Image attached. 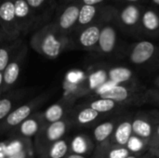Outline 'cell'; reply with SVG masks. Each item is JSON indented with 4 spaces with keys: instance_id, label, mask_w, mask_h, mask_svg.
Listing matches in <instances>:
<instances>
[{
    "instance_id": "cell-21",
    "label": "cell",
    "mask_w": 159,
    "mask_h": 158,
    "mask_svg": "<svg viewBox=\"0 0 159 158\" xmlns=\"http://www.w3.org/2000/svg\"><path fill=\"white\" fill-rule=\"evenodd\" d=\"M101 97L102 99H107V100L120 102V101H124L128 97V91L123 87L116 86V87L112 88L110 90L101 94Z\"/></svg>"
},
{
    "instance_id": "cell-26",
    "label": "cell",
    "mask_w": 159,
    "mask_h": 158,
    "mask_svg": "<svg viewBox=\"0 0 159 158\" xmlns=\"http://www.w3.org/2000/svg\"><path fill=\"white\" fill-rule=\"evenodd\" d=\"M143 24L146 29L150 31L157 30L159 26V19L157 15L151 10L145 12L143 17Z\"/></svg>"
},
{
    "instance_id": "cell-9",
    "label": "cell",
    "mask_w": 159,
    "mask_h": 158,
    "mask_svg": "<svg viewBox=\"0 0 159 158\" xmlns=\"http://www.w3.org/2000/svg\"><path fill=\"white\" fill-rule=\"evenodd\" d=\"M73 103L74 101L61 97V100L51 104L45 111H41V120L43 127L65 118L69 115Z\"/></svg>"
},
{
    "instance_id": "cell-11",
    "label": "cell",
    "mask_w": 159,
    "mask_h": 158,
    "mask_svg": "<svg viewBox=\"0 0 159 158\" xmlns=\"http://www.w3.org/2000/svg\"><path fill=\"white\" fill-rule=\"evenodd\" d=\"M85 79V74L80 70H70L66 73L63 82L62 98L74 101V95L79 90L80 84Z\"/></svg>"
},
{
    "instance_id": "cell-2",
    "label": "cell",
    "mask_w": 159,
    "mask_h": 158,
    "mask_svg": "<svg viewBox=\"0 0 159 158\" xmlns=\"http://www.w3.org/2000/svg\"><path fill=\"white\" fill-rule=\"evenodd\" d=\"M50 91L43 92L30 101L21 103L16 107L1 123H0V137L6 136L10 130L20 125L22 121L32 115L48 100Z\"/></svg>"
},
{
    "instance_id": "cell-18",
    "label": "cell",
    "mask_w": 159,
    "mask_h": 158,
    "mask_svg": "<svg viewBox=\"0 0 159 158\" xmlns=\"http://www.w3.org/2000/svg\"><path fill=\"white\" fill-rule=\"evenodd\" d=\"M99 114L97 111L93 110L92 108L90 107H86L80 111H78L77 113H75L74 118H70L71 120V123L73 122H75L77 125H87V124H89L91 123L92 121L96 120L97 117L99 116Z\"/></svg>"
},
{
    "instance_id": "cell-31",
    "label": "cell",
    "mask_w": 159,
    "mask_h": 158,
    "mask_svg": "<svg viewBox=\"0 0 159 158\" xmlns=\"http://www.w3.org/2000/svg\"><path fill=\"white\" fill-rule=\"evenodd\" d=\"M129 156V152L126 149H116L113 150L109 154V158H126Z\"/></svg>"
},
{
    "instance_id": "cell-30",
    "label": "cell",
    "mask_w": 159,
    "mask_h": 158,
    "mask_svg": "<svg viewBox=\"0 0 159 158\" xmlns=\"http://www.w3.org/2000/svg\"><path fill=\"white\" fill-rule=\"evenodd\" d=\"M25 1L27 2V4L30 6V7L33 9V11L36 15L37 11H39L41 8H43L48 0H25Z\"/></svg>"
},
{
    "instance_id": "cell-41",
    "label": "cell",
    "mask_w": 159,
    "mask_h": 158,
    "mask_svg": "<svg viewBox=\"0 0 159 158\" xmlns=\"http://www.w3.org/2000/svg\"><path fill=\"white\" fill-rule=\"evenodd\" d=\"M157 132H158V134H159V128H158V129H157Z\"/></svg>"
},
{
    "instance_id": "cell-16",
    "label": "cell",
    "mask_w": 159,
    "mask_h": 158,
    "mask_svg": "<svg viewBox=\"0 0 159 158\" xmlns=\"http://www.w3.org/2000/svg\"><path fill=\"white\" fill-rule=\"evenodd\" d=\"M116 32L111 26H106L101 30L99 46L103 52H111L115 47L116 43Z\"/></svg>"
},
{
    "instance_id": "cell-8",
    "label": "cell",
    "mask_w": 159,
    "mask_h": 158,
    "mask_svg": "<svg viewBox=\"0 0 159 158\" xmlns=\"http://www.w3.org/2000/svg\"><path fill=\"white\" fill-rule=\"evenodd\" d=\"M32 91H34V88H24L19 89H11L4 93L0 97V123L16 107L20 105V102Z\"/></svg>"
},
{
    "instance_id": "cell-6",
    "label": "cell",
    "mask_w": 159,
    "mask_h": 158,
    "mask_svg": "<svg viewBox=\"0 0 159 158\" xmlns=\"http://www.w3.org/2000/svg\"><path fill=\"white\" fill-rule=\"evenodd\" d=\"M81 6L76 3H69L56 13L54 20L51 22L59 31L65 34H71L74 28H75Z\"/></svg>"
},
{
    "instance_id": "cell-39",
    "label": "cell",
    "mask_w": 159,
    "mask_h": 158,
    "mask_svg": "<svg viewBox=\"0 0 159 158\" xmlns=\"http://www.w3.org/2000/svg\"><path fill=\"white\" fill-rule=\"evenodd\" d=\"M129 1H131V2H135V1H138V0H129Z\"/></svg>"
},
{
    "instance_id": "cell-15",
    "label": "cell",
    "mask_w": 159,
    "mask_h": 158,
    "mask_svg": "<svg viewBox=\"0 0 159 158\" xmlns=\"http://www.w3.org/2000/svg\"><path fill=\"white\" fill-rule=\"evenodd\" d=\"M154 50L155 47L152 43L143 41L134 47L131 54V60L134 63H143L152 57Z\"/></svg>"
},
{
    "instance_id": "cell-23",
    "label": "cell",
    "mask_w": 159,
    "mask_h": 158,
    "mask_svg": "<svg viewBox=\"0 0 159 158\" xmlns=\"http://www.w3.org/2000/svg\"><path fill=\"white\" fill-rule=\"evenodd\" d=\"M131 129H132V126L129 123L125 122V123L121 124L117 128L116 132V142L120 144H126L129 140Z\"/></svg>"
},
{
    "instance_id": "cell-38",
    "label": "cell",
    "mask_w": 159,
    "mask_h": 158,
    "mask_svg": "<svg viewBox=\"0 0 159 158\" xmlns=\"http://www.w3.org/2000/svg\"><path fill=\"white\" fill-rule=\"evenodd\" d=\"M156 4H157V5H159V0H153Z\"/></svg>"
},
{
    "instance_id": "cell-12",
    "label": "cell",
    "mask_w": 159,
    "mask_h": 158,
    "mask_svg": "<svg viewBox=\"0 0 159 158\" xmlns=\"http://www.w3.org/2000/svg\"><path fill=\"white\" fill-rule=\"evenodd\" d=\"M101 34V29L97 25H89L86 26L77 35L75 42L69 44V48H71L75 44L83 47L89 48L95 46L99 42Z\"/></svg>"
},
{
    "instance_id": "cell-33",
    "label": "cell",
    "mask_w": 159,
    "mask_h": 158,
    "mask_svg": "<svg viewBox=\"0 0 159 158\" xmlns=\"http://www.w3.org/2000/svg\"><path fill=\"white\" fill-rule=\"evenodd\" d=\"M129 148L131 150V151H133V152H137V151H139L141 148H142V146H143V144H142V142L137 139V138H130V140H129Z\"/></svg>"
},
{
    "instance_id": "cell-36",
    "label": "cell",
    "mask_w": 159,
    "mask_h": 158,
    "mask_svg": "<svg viewBox=\"0 0 159 158\" xmlns=\"http://www.w3.org/2000/svg\"><path fill=\"white\" fill-rule=\"evenodd\" d=\"M3 73L0 72V97L4 94V88H3Z\"/></svg>"
},
{
    "instance_id": "cell-3",
    "label": "cell",
    "mask_w": 159,
    "mask_h": 158,
    "mask_svg": "<svg viewBox=\"0 0 159 158\" xmlns=\"http://www.w3.org/2000/svg\"><path fill=\"white\" fill-rule=\"evenodd\" d=\"M72 126L69 115L65 118L44 126L34 138V148L35 155H40L50 144L64 138Z\"/></svg>"
},
{
    "instance_id": "cell-28",
    "label": "cell",
    "mask_w": 159,
    "mask_h": 158,
    "mask_svg": "<svg viewBox=\"0 0 159 158\" xmlns=\"http://www.w3.org/2000/svg\"><path fill=\"white\" fill-rule=\"evenodd\" d=\"M132 129L138 135L142 137H148L151 134V127L143 120H136L132 125Z\"/></svg>"
},
{
    "instance_id": "cell-35",
    "label": "cell",
    "mask_w": 159,
    "mask_h": 158,
    "mask_svg": "<svg viewBox=\"0 0 159 158\" xmlns=\"http://www.w3.org/2000/svg\"><path fill=\"white\" fill-rule=\"evenodd\" d=\"M83 5H89V6H95L97 4L102 3L103 0H81Z\"/></svg>"
},
{
    "instance_id": "cell-13",
    "label": "cell",
    "mask_w": 159,
    "mask_h": 158,
    "mask_svg": "<svg viewBox=\"0 0 159 158\" xmlns=\"http://www.w3.org/2000/svg\"><path fill=\"white\" fill-rule=\"evenodd\" d=\"M21 38L15 41H2L0 40V72H3L12 57L22 46Z\"/></svg>"
},
{
    "instance_id": "cell-34",
    "label": "cell",
    "mask_w": 159,
    "mask_h": 158,
    "mask_svg": "<svg viewBox=\"0 0 159 158\" xmlns=\"http://www.w3.org/2000/svg\"><path fill=\"white\" fill-rule=\"evenodd\" d=\"M116 84H117V83L115 82V81H109V82H107V83H104V84H102L99 88H97V93L101 95V94H102V93H104V92L110 90L112 88L116 87Z\"/></svg>"
},
{
    "instance_id": "cell-25",
    "label": "cell",
    "mask_w": 159,
    "mask_h": 158,
    "mask_svg": "<svg viewBox=\"0 0 159 158\" xmlns=\"http://www.w3.org/2000/svg\"><path fill=\"white\" fill-rule=\"evenodd\" d=\"M109 75L112 79V81H115L116 83L127 81L131 76V72L127 68H115L110 71Z\"/></svg>"
},
{
    "instance_id": "cell-22",
    "label": "cell",
    "mask_w": 159,
    "mask_h": 158,
    "mask_svg": "<svg viewBox=\"0 0 159 158\" xmlns=\"http://www.w3.org/2000/svg\"><path fill=\"white\" fill-rule=\"evenodd\" d=\"M114 126L110 122H105L103 124L99 125L94 129V138L97 142H102L105 141L112 133Z\"/></svg>"
},
{
    "instance_id": "cell-32",
    "label": "cell",
    "mask_w": 159,
    "mask_h": 158,
    "mask_svg": "<svg viewBox=\"0 0 159 158\" xmlns=\"http://www.w3.org/2000/svg\"><path fill=\"white\" fill-rule=\"evenodd\" d=\"M8 156V139L0 141V158Z\"/></svg>"
},
{
    "instance_id": "cell-37",
    "label": "cell",
    "mask_w": 159,
    "mask_h": 158,
    "mask_svg": "<svg viewBox=\"0 0 159 158\" xmlns=\"http://www.w3.org/2000/svg\"><path fill=\"white\" fill-rule=\"evenodd\" d=\"M66 158H85L83 156H79V155H74V154H69L68 156Z\"/></svg>"
},
{
    "instance_id": "cell-20",
    "label": "cell",
    "mask_w": 159,
    "mask_h": 158,
    "mask_svg": "<svg viewBox=\"0 0 159 158\" xmlns=\"http://www.w3.org/2000/svg\"><path fill=\"white\" fill-rule=\"evenodd\" d=\"M140 16V11L135 6H128L122 12H121V20L127 25H133L135 24Z\"/></svg>"
},
{
    "instance_id": "cell-10",
    "label": "cell",
    "mask_w": 159,
    "mask_h": 158,
    "mask_svg": "<svg viewBox=\"0 0 159 158\" xmlns=\"http://www.w3.org/2000/svg\"><path fill=\"white\" fill-rule=\"evenodd\" d=\"M15 16L20 34H27L36 20V15L25 0H13Z\"/></svg>"
},
{
    "instance_id": "cell-27",
    "label": "cell",
    "mask_w": 159,
    "mask_h": 158,
    "mask_svg": "<svg viewBox=\"0 0 159 158\" xmlns=\"http://www.w3.org/2000/svg\"><path fill=\"white\" fill-rule=\"evenodd\" d=\"M106 80V73L103 70H99L91 74L89 77V84L91 89L99 88Z\"/></svg>"
},
{
    "instance_id": "cell-29",
    "label": "cell",
    "mask_w": 159,
    "mask_h": 158,
    "mask_svg": "<svg viewBox=\"0 0 159 158\" xmlns=\"http://www.w3.org/2000/svg\"><path fill=\"white\" fill-rule=\"evenodd\" d=\"M36 155L34 148V142L27 146L25 149L21 150L20 152H18L16 154H13L11 156H8L7 158H34Z\"/></svg>"
},
{
    "instance_id": "cell-24",
    "label": "cell",
    "mask_w": 159,
    "mask_h": 158,
    "mask_svg": "<svg viewBox=\"0 0 159 158\" xmlns=\"http://www.w3.org/2000/svg\"><path fill=\"white\" fill-rule=\"evenodd\" d=\"M89 107L97 111L98 113H105V112L111 111L115 107V102L112 100L101 99V100L92 102L89 104Z\"/></svg>"
},
{
    "instance_id": "cell-1",
    "label": "cell",
    "mask_w": 159,
    "mask_h": 158,
    "mask_svg": "<svg viewBox=\"0 0 159 158\" xmlns=\"http://www.w3.org/2000/svg\"><path fill=\"white\" fill-rule=\"evenodd\" d=\"M70 38L59 31L51 22L36 30L31 39L30 46L41 56L54 60L69 48Z\"/></svg>"
},
{
    "instance_id": "cell-40",
    "label": "cell",
    "mask_w": 159,
    "mask_h": 158,
    "mask_svg": "<svg viewBox=\"0 0 159 158\" xmlns=\"http://www.w3.org/2000/svg\"><path fill=\"white\" fill-rule=\"evenodd\" d=\"M126 158H135V157H133V156H130V157H126Z\"/></svg>"
},
{
    "instance_id": "cell-5",
    "label": "cell",
    "mask_w": 159,
    "mask_h": 158,
    "mask_svg": "<svg viewBox=\"0 0 159 158\" xmlns=\"http://www.w3.org/2000/svg\"><path fill=\"white\" fill-rule=\"evenodd\" d=\"M27 53H28V47L23 43L22 46L19 48V50L12 57V59L7 65L5 70L2 72L4 93L11 90L13 87L16 85L20 75V72H21L23 63L25 61Z\"/></svg>"
},
{
    "instance_id": "cell-19",
    "label": "cell",
    "mask_w": 159,
    "mask_h": 158,
    "mask_svg": "<svg viewBox=\"0 0 159 158\" xmlns=\"http://www.w3.org/2000/svg\"><path fill=\"white\" fill-rule=\"evenodd\" d=\"M96 12L97 9L95 6L82 5L80 7L76 26H87L88 24H89L95 18Z\"/></svg>"
},
{
    "instance_id": "cell-17",
    "label": "cell",
    "mask_w": 159,
    "mask_h": 158,
    "mask_svg": "<svg viewBox=\"0 0 159 158\" xmlns=\"http://www.w3.org/2000/svg\"><path fill=\"white\" fill-rule=\"evenodd\" d=\"M70 154L84 156L89 150V142L85 135L78 134L69 140Z\"/></svg>"
},
{
    "instance_id": "cell-4",
    "label": "cell",
    "mask_w": 159,
    "mask_h": 158,
    "mask_svg": "<svg viewBox=\"0 0 159 158\" xmlns=\"http://www.w3.org/2000/svg\"><path fill=\"white\" fill-rule=\"evenodd\" d=\"M20 35L13 0H2L0 2V40L15 41L20 38Z\"/></svg>"
},
{
    "instance_id": "cell-7",
    "label": "cell",
    "mask_w": 159,
    "mask_h": 158,
    "mask_svg": "<svg viewBox=\"0 0 159 158\" xmlns=\"http://www.w3.org/2000/svg\"><path fill=\"white\" fill-rule=\"evenodd\" d=\"M43 128L41 111H37L22 121L20 125L10 130L6 136L10 139H31L34 138Z\"/></svg>"
},
{
    "instance_id": "cell-14",
    "label": "cell",
    "mask_w": 159,
    "mask_h": 158,
    "mask_svg": "<svg viewBox=\"0 0 159 158\" xmlns=\"http://www.w3.org/2000/svg\"><path fill=\"white\" fill-rule=\"evenodd\" d=\"M69 154V139L64 137L50 144L37 156L38 158H66Z\"/></svg>"
}]
</instances>
